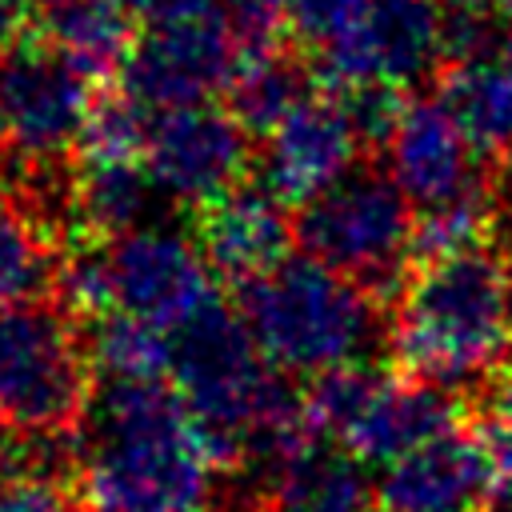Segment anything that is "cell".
<instances>
[{"instance_id": "f1b7e54d", "label": "cell", "mask_w": 512, "mask_h": 512, "mask_svg": "<svg viewBox=\"0 0 512 512\" xmlns=\"http://www.w3.org/2000/svg\"><path fill=\"white\" fill-rule=\"evenodd\" d=\"M452 12H464V16H500V12H512V0H444Z\"/></svg>"}, {"instance_id": "3957f363", "label": "cell", "mask_w": 512, "mask_h": 512, "mask_svg": "<svg viewBox=\"0 0 512 512\" xmlns=\"http://www.w3.org/2000/svg\"><path fill=\"white\" fill-rule=\"evenodd\" d=\"M240 316L284 376H320L368 360L388 324L376 292L308 252H288L264 276L240 284Z\"/></svg>"}, {"instance_id": "2e32d148", "label": "cell", "mask_w": 512, "mask_h": 512, "mask_svg": "<svg viewBox=\"0 0 512 512\" xmlns=\"http://www.w3.org/2000/svg\"><path fill=\"white\" fill-rule=\"evenodd\" d=\"M268 512H380L376 480L360 456L308 432L260 472Z\"/></svg>"}, {"instance_id": "f546056e", "label": "cell", "mask_w": 512, "mask_h": 512, "mask_svg": "<svg viewBox=\"0 0 512 512\" xmlns=\"http://www.w3.org/2000/svg\"><path fill=\"white\" fill-rule=\"evenodd\" d=\"M12 456H16V436H12V424L0 416V476L12 472Z\"/></svg>"}, {"instance_id": "5bb4252c", "label": "cell", "mask_w": 512, "mask_h": 512, "mask_svg": "<svg viewBox=\"0 0 512 512\" xmlns=\"http://www.w3.org/2000/svg\"><path fill=\"white\" fill-rule=\"evenodd\" d=\"M496 496V460L480 432L448 428L388 460L376 480L380 512H484Z\"/></svg>"}, {"instance_id": "7c38bea8", "label": "cell", "mask_w": 512, "mask_h": 512, "mask_svg": "<svg viewBox=\"0 0 512 512\" xmlns=\"http://www.w3.org/2000/svg\"><path fill=\"white\" fill-rule=\"evenodd\" d=\"M252 164V132L232 116V108H212L204 100L152 116L144 168L164 200L204 208L244 184Z\"/></svg>"}, {"instance_id": "277c9868", "label": "cell", "mask_w": 512, "mask_h": 512, "mask_svg": "<svg viewBox=\"0 0 512 512\" xmlns=\"http://www.w3.org/2000/svg\"><path fill=\"white\" fill-rule=\"evenodd\" d=\"M92 360L64 304L0 312V416L28 440L76 436L92 404Z\"/></svg>"}, {"instance_id": "603a6c76", "label": "cell", "mask_w": 512, "mask_h": 512, "mask_svg": "<svg viewBox=\"0 0 512 512\" xmlns=\"http://www.w3.org/2000/svg\"><path fill=\"white\" fill-rule=\"evenodd\" d=\"M148 128H152L148 108H140L124 92L104 96V100H96L76 152H80V160H144Z\"/></svg>"}, {"instance_id": "44dd1931", "label": "cell", "mask_w": 512, "mask_h": 512, "mask_svg": "<svg viewBox=\"0 0 512 512\" xmlns=\"http://www.w3.org/2000/svg\"><path fill=\"white\" fill-rule=\"evenodd\" d=\"M64 252L56 232L20 200L0 204V312L56 292Z\"/></svg>"}, {"instance_id": "5b68a950", "label": "cell", "mask_w": 512, "mask_h": 512, "mask_svg": "<svg viewBox=\"0 0 512 512\" xmlns=\"http://www.w3.org/2000/svg\"><path fill=\"white\" fill-rule=\"evenodd\" d=\"M304 420L364 464H388L460 424L456 396L416 376H392L368 360L312 376Z\"/></svg>"}, {"instance_id": "9c48e42d", "label": "cell", "mask_w": 512, "mask_h": 512, "mask_svg": "<svg viewBox=\"0 0 512 512\" xmlns=\"http://www.w3.org/2000/svg\"><path fill=\"white\" fill-rule=\"evenodd\" d=\"M384 164L416 216L492 204L488 156L472 144L440 92L400 104L396 124L384 136Z\"/></svg>"}, {"instance_id": "4dcf8cb0", "label": "cell", "mask_w": 512, "mask_h": 512, "mask_svg": "<svg viewBox=\"0 0 512 512\" xmlns=\"http://www.w3.org/2000/svg\"><path fill=\"white\" fill-rule=\"evenodd\" d=\"M492 508H496V512H512V476H500V480H496Z\"/></svg>"}, {"instance_id": "d6986e66", "label": "cell", "mask_w": 512, "mask_h": 512, "mask_svg": "<svg viewBox=\"0 0 512 512\" xmlns=\"http://www.w3.org/2000/svg\"><path fill=\"white\" fill-rule=\"evenodd\" d=\"M156 196L144 160H80L72 176V228L92 240H112L148 224Z\"/></svg>"}, {"instance_id": "8992f818", "label": "cell", "mask_w": 512, "mask_h": 512, "mask_svg": "<svg viewBox=\"0 0 512 512\" xmlns=\"http://www.w3.org/2000/svg\"><path fill=\"white\" fill-rule=\"evenodd\" d=\"M296 244L380 296L416 264V208L388 172L352 168L296 208Z\"/></svg>"}, {"instance_id": "1f68e13d", "label": "cell", "mask_w": 512, "mask_h": 512, "mask_svg": "<svg viewBox=\"0 0 512 512\" xmlns=\"http://www.w3.org/2000/svg\"><path fill=\"white\" fill-rule=\"evenodd\" d=\"M12 4H20V8H28V4H44V0H12Z\"/></svg>"}, {"instance_id": "7402d4cb", "label": "cell", "mask_w": 512, "mask_h": 512, "mask_svg": "<svg viewBox=\"0 0 512 512\" xmlns=\"http://www.w3.org/2000/svg\"><path fill=\"white\" fill-rule=\"evenodd\" d=\"M84 344L104 380H168L172 372V336L128 312L96 316Z\"/></svg>"}, {"instance_id": "4fadbf2b", "label": "cell", "mask_w": 512, "mask_h": 512, "mask_svg": "<svg viewBox=\"0 0 512 512\" xmlns=\"http://www.w3.org/2000/svg\"><path fill=\"white\" fill-rule=\"evenodd\" d=\"M364 144L368 136L360 132L348 100L340 92H312L272 132H264V144L256 148V172L272 196H280L288 208H300L344 180L356 168Z\"/></svg>"}, {"instance_id": "484cf974", "label": "cell", "mask_w": 512, "mask_h": 512, "mask_svg": "<svg viewBox=\"0 0 512 512\" xmlns=\"http://www.w3.org/2000/svg\"><path fill=\"white\" fill-rule=\"evenodd\" d=\"M496 460V480L512 476V368H504L488 392V412L476 428Z\"/></svg>"}, {"instance_id": "6da1fadb", "label": "cell", "mask_w": 512, "mask_h": 512, "mask_svg": "<svg viewBox=\"0 0 512 512\" xmlns=\"http://www.w3.org/2000/svg\"><path fill=\"white\" fill-rule=\"evenodd\" d=\"M228 472L172 380H104L76 432L80 512H212Z\"/></svg>"}, {"instance_id": "ac0fdd59", "label": "cell", "mask_w": 512, "mask_h": 512, "mask_svg": "<svg viewBox=\"0 0 512 512\" xmlns=\"http://www.w3.org/2000/svg\"><path fill=\"white\" fill-rule=\"evenodd\" d=\"M44 40L92 80L120 72L136 44V12L128 0H44Z\"/></svg>"}, {"instance_id": "d4e9b609", "label": "cell", "mask_w": 512, "mask_h": 512, "mask_svg": "<svg viewBox=\"0 0 512 512\" xmlns=\"http://www.w3.org/2000/svg\"><path fill=\"white\" fill-rule=\"evenodd\" d=\"M0 512H80L52 472L12 468L0 476Z\"/></svg>"}, {"instance_id": "8fae6325", "label": "cell", "mask_w": 512, "mask_h": 512, "mask_svg": "<svg viewBox=\"0 0 512 512\" xmlns=\"http://www.w3.org/2000/svg\"><path fill=\"white\" fill-rule=\"evenodd\" d=\"M236 60L240 40L220 4L184 20L148 24L116 76L120 92L156 116L168 108L204 104L212 92L228 88Z\"/></svg>"}, {"instance_id": "7a4b0ae2", "label": "cell", "mask_w": 512, "mask_h": 512, "mask_svg": "<svg viewBox=\"0 0 512 512\" xmlns=\"http://www.w3.org/2000/svg\"><path fill=\"white\" fill-rule=\"evenodd\" d=\"M388 344L404 376L448 392L512 368V284L484 244L420 256L392 304Z\"/></svg>"}, {"instance_id": "9a60e30c", "label": "cell", "mask_w": 512, "mask_h": 512, "mask_svg": "<svg viewBox=\"0 0 512 512\" xmlns=\"http://www.w3.org/2000/svg\"><path fill=\"white\" fill-rule=\"evenodd\" d=\"M196 244L208 256L212 272L232 280L236 288L276 268L296 244V216L292 208L272 196L260 180L236 184L232 192L216 196L212 204L196 208Z\"/></svg>"}, {"instance_id": "e0dca14e", "label": "cell", "mask_w": 512, "mask_h": 512, "mask_svg": "<svg viewBox=\"0 0 512 512\" xmlns=\"http://www.w3.org/2000/svg\"><path fill=\"white\" fill-rule=\"evenodd\" d=\"M440 100L464 124L472 144L492 156H512V64L500 48L456 56L440 68Z\"/></svg>"}, {"instance_id": "cb8c5ba5", "label": "cell", "mask_w": 512, "mask_h": 512, "mask_svg": "<svg viewBox=\"0 0 512 512\" xmlns=\"http://www.w3.org/2000/svg\"><path fill=\"white\" fill-rule=\"evenodd\" d=\"M364 8L368 0H284V28L304 48L320 52L324 44L344 36L360 20Z\"/></svg>"}, {"instance_id": "ffe728a7", "label": "cell", "mask_w": 512, "mask_h": 512, "mask_svg": "<svg viewBox=\"0 0 512 512\" xmlns=\"http://www.w3.org/2000/svg\"><path fill=\"white\" fill-rule=\"evenodd\" d=\"M304 96H312L308 72L284 48H240L236 72L228 80V108L252 132H272Z\"/></svg>"}, {"instance_id": "52a82bcc", "label": "cell", "mask_w": 512, "mask_h": 512, "mask_svg": "<svg viewBox=\"0 0 512 512\" xmlns=\"http://www.w3.org/2000/svg\"><path fill=\"white\" fill-rule=\"evenodd\" d=\"M96 108L92 76L48 40L0 48V148L16 164H64Z\"/></svg>"}, {"instance_id": "ba28073f", "label": "cell", "mask_w": 512, "mask_h": 512, "mask_svg": "<svg viewBox=\"0 0 512 512\" xmlns=\"http://www.w3.org/2000/svg\"><path fill=\"white\" fill-rule=\"evenodd\" d=\"M452 16L444 0H368L360 20L324 44L320 76L336 92L352 88H408L448 64Z\"/></svg>"}, {"instance_id": "4316f807", "label": "cell", "mask_w": 512, "mask_h": 512, "mask_svg": "<svg viewBox=\"0 0 512 512\" xmlns=\"http://www.w3.org/2000/svg\"><path fill=\"white\" fill-rule=\"evenodd\" d=\"M136 20L144 24H168V20H184L208 8H220V0H128Z\"/></svg>"}, {"instance_id": "30bf717a", "label": "cell", "mask_w": 512, "mask_h": 512, "mask_svg": "<svg viewBox=\"0 0 512 512\" xmlns=\"http://www.w3.org/2000/svg\"><path fill=\"white\" fill-rule=\"evenodd\" d=\"M112 312H128L160 332L184 328L216 304L212 264L196 240L164 224H140L104 240Z\"/></svg>"}, {"instance_id": "83f0119b", "label": "cell", "mask_w": 512, "mask_h": 512, "mask_svg": "<svg viewBox=\"0 0 512 512\" xmlns=\"http://www.w3.org/2000/svg\"><path fill=\"white\" fill-rule=\"evenodd\" d=\"M496 232H500V264H504L508 284H512V188L504 192V200L496 208Z\"/></svg>"}]
</instances>
